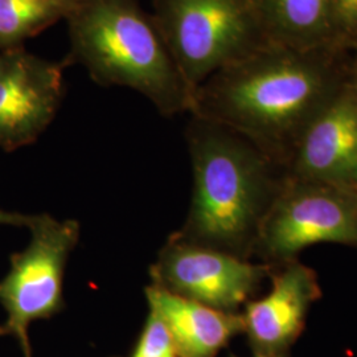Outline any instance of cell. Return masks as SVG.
Segmentation results:
<instances>
[{
  "mask_svg": "<svg viewBox=\"0 0 357 357\" xmlns=\"http://www.w3.org/2000/svg\"><path fill=\"white\" fill-rule=\"evenodd\" d=\"M339 24L351 40L355 36L357 24V0H332Z\"/></svg>",
  "mask_w": 357,
  "mask_h": 357,
  "instance_id": "obj_15",
  "label": "cell"
},
{
  "mask_svg": "<svg viewBox=\"0 0 357 357\" xmlns=\"http://www.w3.org/2000/svg\"><path fill=\"white\" fill-rule=\"evenodd\" d=\"M355 40H357V24L356 28H355V36H354V41H355Z\"/></svg>",
  "mask_w": 357,
  "mask_h": 357,
  "instance_id": "obj_20",
  "label": "cell"
},
{
  "mask_svg": "<svg viewBox=\"0 0 357 357\" xmlns=\"http://www.w3.org/2000/svg\"><path fill=\"white\" fill-rule=\"evenodd\" d=\"M31 241L11 255V266L0 281V305L7 320L0 336H13L24 357H32L28 330L36 320L50 319L64 308V275L69 257L79 240L76 220L33 215L28 227Z\"/></svg>",
  "mask_w": 357,
  "mask_h": 357,
  "instance_id": "obj_6",
  "label": "cell"
},
{
  "mask_svg": "<svg viewBox=\"0 0 357 357\" xmlns=\"http://www.w3.org/2000/svg\"><path fill=\"white\" fill-rule=\"evenodd\" d=\"M324 243L357 249L356 193L351 184L289 174L261 228L255 257L277 268Z\"/></svg>",
  "mask_w": 357,
  "mask_h": 357,
  "instance_id": "obj_5",
  "label": "cell"
},
{
  "mask_svg": "<svg viewBox=\"0 0 357 357\" xmlns=\"http://www.w3.org/2000/svg\"><path fill=\"white\" fill-rule=\"evenodd\" d=\"M185 138L193 171L191 208L169 238L252 259L289 169L238 132L204 118L192 115Z\"/></svg>",
  "mask_w": 357,
  "mask_h": 357,
  "instance_id": "obj_2",
  "label": "cell"
},
{
  "mask_svg": "<svg viewBox=\"0 0 357 357\" xmlns=\"http://www.w3.org/2000/svg\"><path fill=\"white\" fill-rule=\"evenodd\" d=\"M32 220H33V215H22V213L0 209V225H13V227L28 228L31 225Z\"/></svg>",
  "mask_w": 357,
  "mask_h": 357,
  "instance_id": "obj_16",
  "label": "cell"
},
{
  "mask_svg": "<svg viewBox=\"0 0 357 357\" xmlns=\"http://www.w3.org/2000/svg\"><path fill=\"white\" fill-rule=\"evenodd\" d=\"M274 268L168 237L150 268L153 286L227 312L255 298Z\"/></svg>",
  "mask_w": 357,
  "mask_h": 357,
  "instance_id": "obj_7",
  "label": "cell"
},
{
  "mask_svg": "<svg viewBox=\"0 0 357 357\" xmlns=\"http://www.w3.org/2000/svg\"><path fill=\"white\" fill-rule=\"evenodd\" d=\"M78 0H0V50L20 48L26 38L56 24Z\"/></svg>",
  "mask_w": 357,
  "mask_h": 357,
  "instance_id": "obj_13",
  "label": "cell"
},
{
  "mask_svg": "<svg viewBox=\"0 0 357 357\" xmlns=\"http://www.w3.org/2000/svg\"><path fill=\"white\" fill-rule=\"evenodd\" d=\"M270 43L317 48L354 43L339 24L332 0H253Z\"/></svg>",
  "mask_w": 357,
  "mask_h": 357,
  "instance_id": "obj_12",
  "label": "cell"
},
{
  "mask_svg": "<svg viewBox=\"0 0 357 357\" xmlns=\"http://www.w3.org/2000/svg\"><path fill=\"white\" fill-rule=\"evenodd\" d=\"M255 357H282L281 355H270V354H255Z\"/></svg>",
  "mask_w": 357,
  "mask_h": 357,
  "instance_id": "obj_17",
  "label": "cell"
},
{
  "mask_svg": "<svg viewBox=\"0 0 357 357\" xmlns=\"http://www.w3.org/2000/svg\"><path fill=\"white\" fill-rule=\"evenodd\" d=\"M270 280L268 293L243 306V332L258 354L281 355L303 331L321 289L317 271L299 259L274 268Z\"/></svg>",
  "mask_w": 357,
  "mask_h": 357,
  "instance_id": "obj_9",
  "label": "cell"
},
{
  "mask_svg": "<svg viewBox=\"0 0 357 357\" xmlns=\"http://www.w3.org/2000/svg\"><path fill=\"white\" fill-rule=\"evenodd\" d=\"M291 176L351 184L357 174V91L352 79L307 128Z\"/></svg>",
  "mask_w": 357,
  "mask_h": 357,
  "instance_id": "obj_10",
  "label": "cell"
},
{
  "mask_svg": "<svg viewBox=\"0 0 357 357\" xmlns=\"http://www.w3.org/2000/svg\"><path fill=\"white\" fill-rule=\"evenodd\" d=\"M153 20L188 88L270 43L253 0H153Z\"/></svg>",
  "mask_w": 357,
  "mask_h": 357,
  "instance_id": "obj_4",
  "label": "cell"
},
{
  "mask_svg": "<svg viewBox=\"0 0 357 357\" xmlns=\"http://www.w3.org/2000/svg\"><path fill=\"white\" fill-rule=\"evenodd\" d=\"M64 97V65L22 48L0 50V149L15 151L38 141Z\"/></svg>",
  "mask_w": 357,
  "mask_h": 357,
  "instance_id": "obj_8",
  "label": "cell"
},
{
  "mask_svg": "<svg viewBox=\"0 0 357 357\" xmlns=\"http://www.w3.org/2000/svg\"><path fill=\"white\" fill-rule=\"evenodd\" d=\"M354 43L294 48L268 43L208 77L190 114L216 122L290 168L307 128L352 79Z\"/></svg>",
  "mask_w": 357,
  "mask_h": 357,
  "instance_id": "obj_1",
  "label": "cell"
},
{
  "mask_svg": "<svg viewBox=\"0 0 357 357\" xmlns=\"http://www.w3.org/2000/svg\"><path fill=\"white\" fill-rule=\"evenodd\" d=\"M65 22L72 59L98 85L135 90L165 116L191 113L193 94L137 0H78Z\"/></svg>",
  "mask_w": 357,
  "mask_h": 357,
  "instance_id": "obj_3",
  "label": "cell"
},
{
  "mask_svg": "<svg viewBox=\"0 0 357 357\" xmlns=\"http://www.w3.org/2000/svg\"><path fill=\"white\" fill-rule=\"evenodd\" d=\"M351 185H352V188H354V191H355V193H356V197H357V174L355 175V178H354V180H352V183H351Z\"/></svg>",
  "mask_w": 357,
  "mask_h": 357,
  "instance_id": "obj_18",
  "label": "cell"
},
{
  "mask_svg": "<svg viewBox=\"0 0 357 357\" xmlns=\"http://www.w3.org/2000/svg\"><path fill=\"white\" fill-rule=\"evenodd\" d=\"M131 357H180L165 321L150 310Z\"/></svg>",
  "mask_w": 357,
  "mask_h": 357,
  "instance_id": "obj_14",
  "label": "cell"
},
{
  "mask_svg": "<svg viewBox=\"0 0 357 357\" xmlns=\"http://www.w3.org/2000/svg\"><path fill=\"white\" fill-rule=\"evenodd\" d=\"M354 84H355V88H356L357 91V59L356 65H355V70H354Z\"/></svg>",
  "mask_w": 357,
  "mask_h": 357,
  "instance_id": "obj_19",
  "label": "cell"
},
{
  "mask_svg": "<svg viewBox=\"0 0 357 357\" xmlns=\"http://www.w3.org/2000/svg\"><path fill=\"white\" fill-rule=\"evenodd\" d=\"M144 293L150 310L165 321L180 357H216L237 333L243 332L240 312L220 311L153 284Z\"/></svg>",
  "mask_w": 357,
  "mask_h": 357,
  "instance_id": "obj_11",
  "label": "cell"
}]
</instances>
